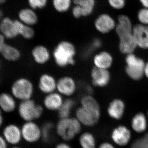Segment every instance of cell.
Returning a JSON list of instances; mask_svg holds the SVG:
<instances>
[{
    "label": "cell",
    "mask_w": 148,
    "mask_h": 148,
    "mask_svg": "<svg viewBox=\"0 0 148 148\" xmlns=\"http://www.w3.org/2000/svg\"><path fill=\"white\" fill-rule=\"evenodd\" d=\"M137 18L139 24L148 26V8L140 9L137 13Z\"/></svg>",
    "instance_id": "obj_33"
},
{
    "label": "cell",
    "mask_w": 148,
    "mask_h": 148,
    "mask_svg": "<svg viewBox=\"0 0 148 148\" xmlns=\"http://www.w3.org/2000/svg\"><path fill=\"white\" fill-rule=\"evenodd\" d=\"M55 148H72L71 146L68 143L63 142L58 143L56 146Z\"/></svg>",
    "instance_id": "obj_38"
},
{
    "label": "cell",
    "mask_w": 148,
    "mask_h": 148,
    "mask_svg": "<svg viewBox=\"0 0 148 148\" xmlns=\"http://www.w3.org/2000/svg\"><path fill=\"white\" fill-rule=\"evenodd\" d=\"M1 60H0V67H1Z\"/></svg>",
    "instance_id": "obj_46"
},
{
    "label": "cell",
    "mask_w": 148,
    "mask_h": 148,
    "mask_svg": "<svg viewBox=\"0 0 148 148\" xmlns=\"http://www.w3.org/2000/svg\"><path fill=\"white\" fill-rule=\"evenodd\" d=\"M22 139L29 143H34L41 139V128L34 121H27L21 126Z\"/></svg>",
    "instance_id": "obj_8"
},
{
    "label": "cell",
    "mask_w": 148,
    "mask_h": 148,
    "mask_svg": "<svg viewBox=\"0 0 148 148\" xmlns=\"http://www.w3.org/2000/svg\"><path fill=\"white\" fill-rule=\"evenodd\" d=\"M18 36L26 40H31L35 36V32L33 27L26 25L19 20H15Z\"/></svg>",
    "instance_id": "obj_27"
},
{
    "label": "cell",
    "mask_w": 148,
    "mask_h": 148,
    "mask_svg": "<svg viewBox=\"0 0 148 148\" xmlns=\"http://www.w3.org/2000/svg\"></svg>",
    "instance_id": "obj_47"
},
{
    "label": "cell",
    "mask_w": 148,
    "mask_h": 148,
    "mask_svg": "<svg viewBox=\"0 0 148 148\" xmlns=\"http://www.w3.org/2000/svg\"><path fill=\"white\" fill-rule=\"evenodd\" d=\"M79 143L81 148H96V140L90 132H84L80 135Z\"/></svg>",
    "instance_id": "obj_28"
},
{
    "label": "cell",
    "mask_w": 148,
    "mask_h": 148,
    "mask_svg": "<svg viewBox=\"0 0 148 148\" xmlns=\"http://www.w3.org/2000/svg\"><path fill=\"white\" fill-rule=\"evenodd\" d=\"M131 127L137 133L145 132L147 127V121L145 115L142 112L135 115L131 121Z\"/></svg>",
    "instance_id": "obj_24"
},
{
    "label": "cell",
    "mask_w": 148,
    "mask_h": 148,
    "mask_svg": "<svg viewBox=\"0 0 148 148\" xmlns=\"http://www.w3.org/2000/svg\"><path fill=\"white\" fill-rule=\"evenodd\" d=\"M15 98L12 95L7 92L0 94V109L6 113H11L16 108Z\"/></svg>",
    "instance_id": "obj_23"
},
{
    "label": "cell",
    "mask_w": 148,
    "mask_h": 148,
    "mask_svg": "<svg viewBox=\"0 0 148 148\" xmlns=\"http://www.w3.org/2000/svg\"><path fill=\"white\" fill-rule=\"evenodd\" d=\"M73 12L78 18L90 16L96 6V0H73Z\"/></svg>",
    "instance_id": "obj_11"
},
{
    "label": "cell",
    "mask_w": 148,
    "mask_h": 148,
    "mask_svg": "<svg viewBox=\"0 0 148 148\" xmlns=\"http://www.w3.org/2000/svg\"><path fill=\"white\" fill-rule=\"evenodd\" d=\"M131 136L130 130L123 125L114 128L111 134V138L114 143L121 147L127 145L131 140Z\"/></svg>",
    "instance_id": "obj_12"
},
{
    "label": "cell",
    "mask_w": 148,
    "mask_h": 148,
    "mask_svg": "<svg viewBox=\"0 0 148 148\" xmlns=\"http://www.w3.org/2000/svg\"><path fill=\"white\" fill-rule=\"evenodd\" d=\"M93 62L95 67L108 70L112 64L113 58L109 52L102 51L93 56Z\"/></svg>",
    "instance_id": "obj_22"
},
{
    "label": "cell",
    "mask_w": 148,
    "mask_h": 148,
    "mask_svg": "<svg viewBox=\"0 0 148 148\" xmlns=\"http://www.w3.org/2000/svg\"><path fill=\"white\" fill-rule=\"evenodd\" d=\"M57 80L50 74H43L39 78L38 87L40 92L46 95L55 92L56 90Z\"/></svg>",
    "instance_id": "obj_15"
},
{
    "label": "cell",
    "mask_w": 148,
    "mask_h": 148,
    "mask_svg": "<svg viewBox=\"0 0 148 148\" xmlns=\"http://www.w3.org/2000/svg\"><path fill=\"white\" fill-rule=\"evenodd\" d=\"M77 88L76 81L70 76H64L57 80L56 90L63 96L71 98L75 93Z\"/></svg>",
    "instance_id": "obj_10"
},
{
    "label": "cell",
    "mask_w": 148,
    "mask_h": 148,
    "mask_svg": "<svg viewBox=\"0 0 148 148\" xmlns=\"http://www.w3.org/2000/svg\"><path fill=\"white\" fill-rule=\"evenodd\" d=\"M31 53L35 63L40 65L46 64L49 61L51 57L48 49L43 45L35 46L32 49Z\"/></svg>",
    "instance_id": "obj_17"
},
{
    "label": "cell",
    "mask_w": 148,
    "mask_h": 148,
    "mask_svg": "<svg viewBox=\"0 0 148 148\" xmlns=\"http://www.w3.org/2000/svg\"><path fill=\"white\" fill-rule=\"evenodd\" d=\"M125 61L126 64L125 71L127 76L135 81L142 79L145 75L146 64L144 60L132 53L127 54Z\"/></svg>",
    "instance_id": "obj_7"
},
{
    "label": "cell",
    "mask_w": 148,
    "mask_h": 148,
    "mask_svg": "<svg viewBox=\"0 0 148 148\" xmlns=\"http://www.w3.org/2000/svg\"><path fill=\"white\" fill-rule=\"evenodd\" d=\"M6 0H0V4L3 3L5 2Z\"/></svg>",
    "instance_id": "obj_44"
},
{
    "label": "cell",
    "mask_w": 148,
    "mask_h": 148,
    "mask_svg": "<svg viewBox=\"0 0 148 148\" xmlns=\"http://www.w3.org/2000/svg\"><path fill=\"white\" fill-rule=\"evenodd\" d=\"M117 24L110 14L104 13L99 14L94 21V27L96 31L101 34H108L115 29Z\"/></svg>",
    "instance_id": "obj_9"
},
{
    "label": "cell",
    "mask_w": 148,
    "mask_h": 148,
    "mask_svg": "<svg viewBox=\"0 0 148 148\" xmlns=\"http://www.w3.org/2000/svg\"><path fill=\"white\" fill-rule=\"evenodd\" d=\"M8 144L3 135H0V148H8Z\"/></svg>",
    "instance_id": "obj_36"
},
{
    "label": "cell",
    "mask_w": 148,
    "mask_h": 148,
    "mask_svg": "<svg viewBox=\"0 0 148 148\" xmlns=\"http://www.w3.org/2000/svg\"><path fill=\"white\" fill-rule=\"evenodd\" d=\"M18 17L19 21L31 27L36 25L39 20L36 10L30 7L24 8L19 11Z\"/></svg>",
    "instance_id": "obj_20"
},
{
    "label": "cell",
    "mask_w": 148,
    "mask_h": 148,
    "mask_svg": "<svg viewBox=\"0 0 148 148\" xmlns=\"http://www.w3.org/2000/svg\"><path fill=\"white\" fill-rule=\"evenodd\" d=\"M3 136L10 145L16 146L22 139L21 128L16 124L8 125L4 128Z\"/></svg>",
    "instance_id": "obj_13"
},
{
    "label": "cell",
    "mask_w": 148,
    "mask_h": 148,
    "mask_svg": "<svg viewBox=\"0 0 148 148\" xmlns=\"http://www.w3.org/2000/svg\"><path fill=\"white\" fill-rule=\"evenodd\" d=\"M3 15V13L2 11L0 9V21H1V19Z\"/></svg>",
    "instance_id": "obj_43"
},
{
    "label": "cell",
    "mask_w": 148,
    "mask_h": 148,
    "mask_svg": "<svg viewBox=\"0 0 148 148\" xmlns=\"http://www.w3.org/2000/svg\"><path fill=\"white\" fill-rule=\"evenodd\" d=\"M0 31L7 38L13 39L18 36L15 20L8 17L3 18L0 22Z\"/></svg>",
    "instance_id": "obj_19"
},
{
    "label": "cell",
    "mask_w": 148,
    "mask_h": 148,
    "mask_svg": "<svg viewBox=\"0 0 148 148\" xmlns=\"http://www.w3.org/2000/svg\"><path fill=\"white\" fill-rule=\"evenodd\" d=\"M12 95L21 101L32 99L34 92V86L32 82L25 77L16 80L11 88Z\"/></svg>",
    "instance_id": "obj_6"
},
{
    "label": "cell",
    "mask_w": 148,
    "mask_h": 148,
    "mask_svg": "<svg viewBox=\"0 0 148 148\" xmlns=\"http://www.w3.org/2000/svg\"><path fill=\"white\" fill-rule=\"evenodd\" d=\"M63 97L57 91L47 94L43 101V106L48 110L58 111L64 101Z\"/></svg>",
    "instance_id": "obj_18"
},
{
    "label": "cell",
    "mask_w": 148,
    "mask_h": 148,
    "mask_svg": "<svg viewBox=\"0 0 148 148\" xmlns=\"http://www.w3.org/2000/svg\"><path fill=\"white\" fill-rule=\"evenodd\" d=\"M5 37L3 35L0 33V52L2 49L3 47L5 44Z\"/></svg>",
    "instance_id": "obj_39"
},
{
    "label": "cell",
    "mask_w": 148,
    "mask_h": 148,
    "mask_svg": "<svg viewBox=\"0 0 148 148\" xmlns=\"http://www.w3.org/2000/svg\"><path fill=\"white\" fill-rule=\"evenodd\" d=\"M102 46V40L100 39L96 38L92 40L90 43L84 49L82 53V57L84 58H89L95 51L99 49Z\"/></svg>",
    "instance_id": "obj_30"
},
{
    "label": "cell",
    "mask_w": 148,
    "mask_h": 148,
    "mask_svg": "<svg viewBox=\"0 0 148 148\" xmlns=\"http://www.w3.org/2000/svg\"><path fill=\"white\" fill-rule=\"evenodd\" d=\"M101 117V108L94 97H88L77 109L75 117L84 126L92 127L98 123Z\"/></svg>",
    "instance_id": "obj_1"
},
{
    "label": "cell",
    "mask_w": 148,
    "mask_h": 148,
    "mask_svg": "<svg viewBox=\"0 0 148 148\" xmlns=\"http://www.w3.org/2000/svg\"><path fill=\"white\" fill-rule=\"evenodd\" d=\"M82 125L75 117H69L59 119L56 126V131L60 138L68 142L73 140L80 133Z\"/></svg>",
    "instance_id": "obj_3"
},
{
    "label": "cell",
    "mask_w": 148,
    "mask_h": 148,
    "mask_svg": "<svg viewBox=\"0 0 148 148\" xmlns=\"http://www.w3.org/2000/svg\"><path fill=\"white\" fill-rule=\"evenodd\" d=\"M0 53L5 60L10 61H18L21 56V52L18 49L6 43Z\"/></svg>",
    "instance_id": "obj_25"
},
{
    "label": "cell",
    "mask_w": 148,
    "mask_h": 148,
    "mask_svg": "<svg viewBox=\"0 0 148 148\" xmlns=\"http://www.w3.org/2000/svg\"><path fill=\"white\" fill-rule=\"evenodd\" d=\"M130 148H148V133L135 140Z\"/></svg>",
    "instance_id": "obj_32"
},
{
    "label": "cell",
    "mask_w": 148,
    "mask_h": 148,
    "mask_svg": "<svg viewBox=\"0 0 148 148\" xmlns=\"http://www.w3.org/2000/svg\"><path fill=\"white\" fill-rule=\"evenodd\" d=\"M90 77L92 85L96 87H105L110 80V75L108 70L95 67L91 70Z\"/></svg>",
    "instance_id": "obj_14"
},
{
    "label": "cell",
    "mask_w": 148,
    "mask_h": 148,
    "mask_svg": "<svg viewBox=\"0 0 148 148\" xmlns=\"http://www.w3.org/2000/svg\"><path fill=\"white\" fill-rule=\"evenodd\" d=\"M145 75L148 79V62L145 64Z\"/></svg>",
    "instance_id": "obj_42"
},
{
    "label": "cell",
    "mask_w": 148,
    "mask_h": 148,
    "mask_svg": "<svg viewBox=\"0 0 148 148\" xmlns=\"http://www.w3.org/2000/svg\"><path fill=\"white\" fill-rule=\"evenodd\" d=\"M132 33L138 47L143 49H148V26L136 24L133 27Z\"/></svg>",
    "instance_id": "obj_16"
},
{
    "label": "cell",
    "mask_w": 148,
    "mask_h": 148,
    "mask_svg": "<svg viewBox=\"0 0 148 148\" xmlns=\"http://www.w3.org/2000/svg\"><path fill=\"white\" fill-rule=\"evenodd\" d=\"M18 115L25 122L35 121L43 115V106L32 99L21 101L18 108Z\"/></svg>",
    "instance_id": "obj_5"
},
{
    "label": "cell",
    "mask_w": 148,
    "mask_h": 148,
    "mask_svg": "<svg viewBox=\"0 0 148 148\" xmlns=\"http://www.w3.org/2000/svg\"><path fill=\"white\" fill-rule=\"evenodd\" d=\"M73 0H52L53 9L57 12L64 13L67 12L71 8Z\"/></svg>",
    "instance_id": "obj_29"
},
{
    "label": "cell",
    "mask_w": 148,
    "mask_h": 148,
    "mask_svg": "<svg viewBox=\"0 0 148 148\" xmlns=\"http://www.w3.org/2000/svg\"><path fill=\"white\" fill-rule=\"evenodd\" d=\"M98 148H115L113 145L108 142H104L99 146Z\"/></svg>",
    "instance_id": "obj_37"
},
{
    "label": "cell",
    "mask_w": 148,
    "mask_h": 148,
    "mask_svg": "<svg viewBox=\"0 0 148 148\" xmlns=\"http://www.w3.org/2000/svg\"><path fill=\"white\" fill-rule=\"evenodd\" d=\"M139 1L143 8H148V0H139Z\"/></svg>",
    "instance_id": "obj_40"
},
{
    "label": "cell",
    "mask_w": 148,
    "mask_h": 148,
    "mask_svg": "<svg viewBox=\"0 0 148 148\" xmlns=\"http://www.w3.org/2000/svg\"><path fill=\"white\" fill-rule=\"evenodd\" d=\"M3 123V118L2 114V111L0 109V127H1Z\"/></svg>",
    "instance_id": "obj_41"
},
{
    "label": "cell",
    "mask_w": 148,
    "mask_h": 148,
    "mask_svg": "<svg viewBox=\"0 0 148 148\" xmlns=\"http://www.w3.org/2000/svg\"><path fill=\"white\" fill-rule=\"evenodd\" d=\"M107 1L109 5L116 10L123 9L126 4V0H107Z\"/></svg>",
    "instance_id": "obj_35"
},
{
    "label": "cell",
    "mask_w": 148,
    "mask_h": 148,
    "mask_svg": "<svg viewBox=\"0 0 148 148\" xmlns=\"http://www.w3.org/2000/svg\"><path fill=\"white\" fill-rule=\"evenodd\" d=\"M75 105V102L71 98H68L64 100L61 108L57 111L59 119L66 118L70 117Z\"/></svg>",
    "instance_id": "obj_26"
},
{
    "label": "cell",
    "mask_w": 148,
    "mask_h": 148,
    "mask_svg": "<svg viewBox=\"0 0 148 148\" xmlns=\"http://www.w3.org/2000/svg\"><path fill=\"white\" fill-rule=\"evenodd\" d=\"M133 27L117 24L115 31L119 40V49L123 54L133 53L138 47L132 33Z\"/></svg>",
    "instance_id": "obj_4"
},
{
    "label": "cell",
    "mask_w": 148,
    "mask_h": 148,
    "mask_svg": "<svg viewBox=\"0 0 148 148\" xmlns=\"http://www.w3.org/2000/svg\"><path fill=\"white\" fill-rule=\"evenodd\" d=\"M125 110L124 102L120 99H116L110 103L108 108V113L111 118L118 120L123 116Z\"/></svg>",
    "instance_id": "obj_21"
},
{
    "label": "cell",
    "mask_w": 148,
    "mask_h": 148,
    "mask_svg": "<svg viewBox=\"0 0 148 148\" xmlns=\"http://www.w3.org/2000/svg\"><path fill=\"white\" fill-rule=\"evenodd\" d=\"M21 148L20 147H17V146H14V147H12V148Z\"/></svg>",
    "instance_id": "obj_45"
},
{
    "label": "cell",
    "mask_w": 148,
    "mask_h": 148,
    "mask_svg": "<svg viewBox=\"0 0 148 148\" xmlns=\"http://www.w3.org/2000/svg\"><path fill=\"white\" fill-rule=\"evenodd\" d=\"M41 128L42 140L45 143H48L52 137L54 125L51 122H46L44 123Z\"/></svg>",
    "instance_id": "obj_31"
},
{
    "label": "cell",
    "mask_w": 148,
    "mask_h": 148,
    "mask_svg": "<svg viewBox=\"0 0 148 148\" xmlns=\"http://www.w3.org/2000/svg\"><path fill=\"white\" fill-rule=\"evenodd\" d=\"M77 53L76 48L73 43L63 40L56 45L52 55L56 65L59 68H65L75 64Z\"/></svg>",
    "instance_id": "obj_2"
},
{
    "label": "cell",
    "mask_w": 148,
    "mask_h": 148,
    "mask_svg": "<svg viewBox=\"0 0 148 148\" xmlns=\"http://www.w3.org/2000/svg\"><path fill=\"white\" fill-rule=\"evenodd\" d=\"M29 7L35 10L42 9L47 6L48 0H27Z\"/></svg>",
    "instance_id": "obj_34"
}]
</instances>
